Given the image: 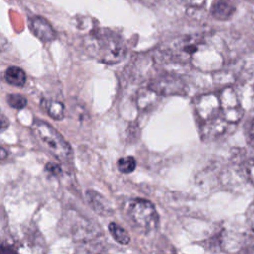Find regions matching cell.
<instances>
[{
	"label": "cell",
	"mask_w": 254,
	"mask_h": 254,
	"mask_svg": "<svg viewBox=\"0 0 254 254\" xmlns=\"http://www.w3.org/2000/svg\"><path fill=\"white\" fill-rule=\"evenodd\" d=\"M70 216L69 230L74 239L78 241H88L98 235L100 229L95 227L91 221L76 213L71 214Z\"/></svg>",
	"instance_id": "4"
},
{
	"label": "cell",
	"mask_w": 254,
	"mask_h": 254,
	"mask_svg": "<svg viewBox=\"0 0 254 254\" xmlns=\"http://www.w3.org/2000/svg\"><path fill=\"white\" fill-rule=\"evenodd\" d=\"M25 71L18 66H9L5 71V79L8 83L15 86H23L26 82Z\"/></svg>",
	"instance_id": "9"
},
{
	"label": "cell",
	"mask_w": 254,
	"mask_h": 254,
	"mask_svg": "<svg viewBox=\"0 0 254 254\" xmlns=\"http://www.w3.org/2000/svg\"><path fill=\"white\" fill-rule=\"evenodd\" d=\"M248 219H249V223L251 224V226L254 228V202L251 204L249 210H248Z\"/></svg>",
	"instance_id": "17"
},
{
	"label": "cell",
	"mask_w": 254,
	"mask_h": 254,
	"mask_svg": "<svg viewBox=\"0 0 254 254\" xmlns=\"http://www.w3.org/2000/svg\"><path fill=\"white\" fill-rule=\"evenodd\" d=\"M235 11V5L232 0H214L211 6V13L218 20H226Z\"/></svg>",
	"instance_id": "7"
},
{
	"label": "cell",
	"mask_w": 254,
	"mask_h": 254,
	"mask_svg": "<svg viewBox=\"0 0 254 254\" xmlns=\"http://www.w3.org/2000/svg\"><path fill=\"white\" fill-rule=\"evenodd\" d=\"M108 229H109V232H110L111 236L118 243L125 245V244H128L130 242V236H129L128 232L124 228L119 226L118 224H116L114 222H111L108 225Z\"/></svg>",
	"instance_id": "10"
},
{
	"label": "cell",
	"mask_w": 254,
	"mask_h": 254,
	"mask_svg": "<svg viewBox=\"0 0 254 254\" xmlns=\"http://www.w3.org/2000/svg\"><path fill=\"white\" fill-rule=\"evenodd\" d=\"M32 129L38 140L54 157L64 163L72 159V150L69 144L49 123L36 119Z\"/></svg>",
	"instance_id": "2"
},
{
	"label": "cell",
	"mask_w": 254,
	"mask_h": 254,
	"mask_svg": "<svg viewBox=\"0 0 254 254\" xmlns=\"http://www.w3.org/2000/svg\"><path fill=\"white\" fill-rule=\"evenodd\" d=\"M6 233H7V221L3 211L0 209V245H1V242L4 241V237L6 236Z\"/></svg>",
	"instance_id": "13"
},
{
	"label": "cell",
	"mask_w": 254,
	"mask_h": 254,
	"mask_svg": "<svg viewBox=\"0 0 254 254\" xmlns=\"http://www.w3.org/2000/svg\"><path fill=\"white\" fill-rule=\"evenodd\" d=\"M45 169H46L47 172H49V173L52 174L53 176H58V175H60L61 172H62L60 166H59L58 164H55V163H52V162L47 163Z\"/></svg>",
	"instance_id": "14"
},
{
	"label": "cell",
	"mask_w": 254,
	"mask_h": 254,
	"mask_svg": "<svg viewBox=\"0 0 254 254\" xmlns=\"http://www.w3.org/2000/svg\"><path fill=\"white\" fill-rule=\"evenodd\" d=\"M42 105L47 113L55 120H60L64 116V105L55 99H44Z\"/></svg>",
	"instance_id": "8"
},
{
	"label": "cell",
	"mask_w": 254,
	"mask_h": 254,
	"mask_svg": "<svg viewBox=\"0 0 254 254\" xmlns=\"http://www.w3.org/2000/svg\"><path fill=\"white\" fill-rule=\"evenodd\" d=\"M118 170L123 174H130L132 173L136 168V161L133 157L127 156L120 158L117 162Z\"/></svg>",
	"instance_id": "11"
},
{
	"label": "cell",
	"mask_w": 254,
	"mask_h": 254,
	"mask_svg": "<svg viewBox=\"0 0 254 254\" xmlns=\"http://www.w3.org/2000/svg\"><path fill=\"white\" fill-rule=\"evenodd\" d=\"M85 197L90 207L99 215L109 216L113 213V209L108 200L100 193L93 190H88L85 192Z\"/></svg>",
	"instance_id": "5"
},
{
	"label": "cell",
	"mask_w": 254,
	"mask_h": 254,
	"mask_svg": "<svg viewBox=\"0 0 254 254\" xmlns=\"http://www.w3.org/2000/svg\"><path fill=\"white\" fill-rule=\"evenodd\" d=\"M247 140H248V143L254 148V118L249 126V129H248V132H247Z\"/></svg>",
	"instance_id": "15"
},
{
	"label": "cell",
	"mask_w": 254,
	"mask_h": 254,
	"mask_svg": "<svg viewBox=\"0 0 254 254\" xmlns=\"http://www.w3.org/2000/svg\"><path fill=\"white\" fill-rule=\"evenodd\" d=\"M7 156H8L7 150L4 149V148H2V147H0V161L5 160V159L7 158Z\"/></svg>",
	"instance_id": "18"
},
{
	"label": "cell",
	"mask_w": 254,
	"mask_h": 254,
	"mask_svg": "<svg viewBox=\"0 0 254 254\" xmlns=\"http://www.w3.org/2000/svg\"><path fill=\"white\" fill-rule=\"evenodd\" d=\"M31 29L33 33L43 42H51L56 39L57 34L53 27L47 22L46 19L35 17L31 21Z\"/></svg>",
	"instance_id": "6"
},
{
	"label": "cell",
	"mask_w": 254,
	"mask_h": 254,
	"mask_svg": "<svg viewBox=\"0 0 254 254\" xmlns=\"http://www.w3.org/2000/svg\"><path fill=\"white\" fill-rule=\"evenodd\" d=\"M8 104L16 109H22L27 104V99L20 94H9L7 96Z\"/></svg>",
	"instance_id": "12"
},
{
	"label": "cell",
	"mask_w": 254,
	"mask_h": 254,
	"mask_svg": "<svg viewBox=\"0 0 254 254\" xmlns=\"http://www.w3.org/2000/svg\"><path fill=\"white\" fill-rule=\"evenodd\" d=\"M85 47L89 54L97 61L107 64H114L122 61L127 49L123 40L105 30L89 34L85 40Z\"/></svg>",
	"instance_id": "1"
},
{
	"label": "cell",
	"mask_w": 254,
	"mask_h": 254,
	"mask_svg": "<svg viewBox=\"0 0 254 254\" xmlns=\"http://www.w3.org/2000/svg\"><path fill=\"white\" fill-rule=\"evenodd\" d=\"M9 126V120L3 116V115H0V132L7 129Z\"/></svg>",
	"instance_id": "16"
},
{
	"label": "cell",
	"mask_w": 254,
	"mask_h": 254,
	"mask_svg": "<svg viewBox=\"0 0 254 254\" xmlns=\"http://www.w3.org/2000/svg\"><path fill=\"white\" fill-rule=\"evenodd\" d=\"M126 213L131 223L144 232L154 230L159 222L155 206L146 199L134 198L130 200L126 205Z\"/></svg>",
	"instance_id": "3"
},
{
	"label": "cell",
	"mask_w": 254,
	"mask_h": 254,
	"mask_svg": "<svg viewBox=\"0 0 254 254\" xmlns=\"http://www.w3.org/2000/svg\"><path fill=\"white\" fill-rule=\"evenodd\" d=\"M191 5H200L204 2V0H187Z\"/></svg>",
	"instance_id": "19"
}]
</instances>
